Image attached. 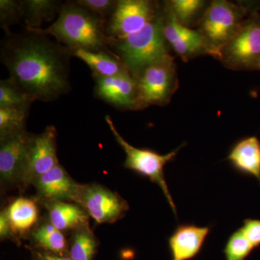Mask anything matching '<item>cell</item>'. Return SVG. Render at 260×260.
I'll use <instances>...</instances> for the list:
<instances>
[{
  "instance_id": "19",
  "label": "cell",
  "mask_w": 260,
  "mask_h": 260,
  "mask_svg": "<svg viewBox=\"0 0 260 260\" xmlns=\"http://www.w3.org/2000/svg\"><path fill=\"white\" fill-rule=\"evenodd\" d=\"M64 3L55 0H22L25 28H42L43 24L52 21Z\"/></svg>"
},
{
  "instance_id": "3",
  "label": "cell",
  "mask_w": 260,
  "mask_h": 260,
  "mask_svg": "<svg viewBox=\"0 0 260 260\" xmlns=\"http://www.w3.org/2000/svg\"><path fill=\"white\" fill-rule=\"evenodd\" d=\"M109 45L134 77L145 67L171 55V48L162 32V10L158 18L143 30L124 39L110 41Z\"/></svg>"
},
{
  "instance_id": "11",
  "label": "cell",
  "mask_w": 260,
  "mask_h": 260,
  "mask_svg": "<svg viewBox=\"0 0 260 260\" xmlns=\"http://www.w3.org/2000/svg\"><path fill=\"white\" fill-rule=\"evenodd\" d=\"M32 135L25 131L0 138V177L5 185L21 186Z\"/></svg>"
},
{
  "instance_id": "8",
  "label": "cell",
  "mask_w": 260,
  "mask_h": 260,
  "mask_svg": "<svg viewBox=\"0 0 260 260\" xmlns=\"http://www.w3.org/2000/svg\"><path fill=\"white\" fill-rule=\"evenodd\" d=\"M162 3L151 0H119L107 20L109 42L119 40L140 31L161 13Z\"/></svg>"
},
{
  "instance_id": "24",
  "label": "cell",
  "mask_w": 260,
  "mask_h": 260,
  "mask_svg": "<svg viewBox=\"0 0 260 260\" xmlns=\"http://www.w3.org/2000/svg\"><path fill=\"white\" fill-rule=\"evenodd\" d=\"M34 102L10 78L0 80V107L30 109Z\"/></svg>"
},
{
  "instance_id": "13",
  "label": "cell",
  "mask_w": 260,
  "mask_h": 260,
  "mask_svg": "<svg viewBox=\"0 0 260 260\" xmlns=\"http://www.w3.org/2000/svg\"><path fill=\"white\" fill-rule=\"evenodd\" d=\"M42 202H73L80 184L72 179L68 172L58 164L32 182Z\"/></svg>"
},
{
  "instance_id": "27",
  "label": "cell",
  "mask_w": 260,
  "mask_h": 260,
  "mask_svg": "<svg viewBox=\"0 0 260 260\" xmlns=\"http://www.w3.org/2000/svg\"><path fill=\"white\" fill-rule=\"evenodd\" d=\"M75 3L107 20L115 10L117 0H77Z\"/></svg>"
},
{
  "instance_id": "5",
  "label": "cell",
  "mask_w": 260,
  "mask_h": 260,
  "mask_svg": "<svg viewBox=\"0 0 260 260\" xmlns=\"http://www.w3.org/2000/svg\"><path fill=\"white\" fill-rule=\"evenodd\" d=\"M135 78L138 88L136 110L167 106L179 88L177 65L172 55L145 67Z\"/></svg>"
},
{
  "instance_id": "14",
  "label": "cell",
  "mask_w": 260,
  "mask_h": 260,
  "mask_svg": "<svg viewBox=\"0 0 260 260\" xmlns=\"http://www.w3.org/2000/svg\"><path fill=\"white\" fill-rule=\"evenodd\" d=\"M211 228L194 223L178 225L168 239L172 260H190L199 254Z\"/></svg>"
},
{
  "instance_id": "22",
  "label": "cell",
  "mask_w": 260,
  "mask_h": 260,
  "mask_svg": "<svg viewBox=\"0 0 260 260\" xmlns=\"http://www.w3.org/2000/svg\"><path fill=\"white\" fill-rule=\"evenodd\" d=\"M97 247L96 238L87 224L73 231L68 254L72 260H93Z\"/></svg>"
},
{
  "instance_id": "7",
  "label": "cell",
  "mask_w": 260,
  "mask_h": 260,
  "mask_svg": "<svg viewBox=\"0 0 260 260\" xmlns=\"http://www.w3.org/2000/svg\"><path fill=\"white\" fill-rule=\"evenodd\" d=\"M217 60L229 70H260V15L253 13L220 50Z\"/></svg>"
},
{
  "instance_id": "12",
  "label": "cell",
  "mask_w": 260,
  "mask_h": 260,
  "mask_svg": "<svg viewBox=\"0 0 260 260\" xmlns=\"http://www.w3.org/2000/svg\"><path fill=\"white\" fill-rule=\"evenodd\" d=\"M94 95L120 110H136L138 88L131 72L111 77L93 75Z\"/></svg>"
},
{
  "instance_id": "30",
  "label": "cell",
  "mask_w": 260,
  "mask_h": 260,
  "mask_svg": "<svg viewBox=\"0 0 260 260\" xmlns=\"http://www.w3.org/2000/svg\"><path fill=\"white\" fill-rule=\"evenodd\" d=\"M35 260H72L69 254H57L49 251L41 250L34 251Z\"/></svg>"
},
{
  "instance_id": "9",
  "label": "cell",
  "mask_w": 260,
  "mask_h": 260,
  "mask_svg": "<svg viewBox=\"0 0 260 260\" xmlns=\"http://www.w3.org/2000/svg\"><path fill=\"white\" fill-rule=\"evenodd\" d=\"M74 203L98 224L115 223L129 210L127 202L120 195L97 184H80Z\"/></svg>"
},
{
  "instance_id": "25",
  "label": "cell",
  "mask_w": 260,
  "mask_h": 260,
  "mask_svg": "<svg viewBox=\"0 0 260 260\" xmlns=\"http://www.w3.org/2000/svg\"><path fill=\"white\" fill-rule=\"evenodd\" d=\"M254 249L240 228L229 238L223 252L226 260H244Z\"/></svg>"
},
{
  "instance_id": "10",
  "label": "cell",
  "mask_w": 260,
  "mask_h": 260,
  "mask_svg": "<svg viewBox=\"0 0 260 260\" xmlns=\"http://www.w3.org/2000/svg\"><path fill=\"white\" fill-rule=\"evenodd\" d=\"M56 137L57 133L54 126H48L41 134L32 135L20 187L26 188L38 178L59 164Z\"/></svg>"
},
{
  "instance_id": "6",
  "label": "cell",
  "mask_w": 260,
  "mask_h": 260,
  "mask_svg": "<svg viewBox=\"0 0 260 260\" xmlns=\"http://www.w3.org/2000/svg\"><path fill=\"white\" fill-rule=\"evenodd\" d=\"M105 120L118 144L120 145L126 153L124 168L156 184L161 189L168 203L176 216H177V208L166 181L164 168L167 164L175 159L180 149L185 144H181L175 150L166 155H160L150 149L135 148L129 144L118 133L110 116H106Z\"/></svg>"
},
{
  "instance_id": "17",
  "label": "cell",
  "mask_w": 260,
  "mask_h": 260,
  "mask_svg": "<svg viewBox=\"0 0 260 260\" xmlns=\"http://www.w3.org/2000/svg\"><path fill=\"white\" fill-rule=\"evenodd\" d=\"M4 210L16 238L30 232L39 220V207L32 199L19 198Z\"/></svg>"
},
{
  "instance_id": "2",
  "label": "cell",
  "mask_w": 260,
  "mask_h": 260,
  "mask_svg": "<svg viewBox=\"0 0 260 260\" xmlns=\"http://www.w3.org/2000/svg\"><path fill=\"white\" fill-rule=\"evenodd\" d=\"M107 20L75 3H64L55 21L46 28L32 29L54 37L72 51L112 53L106 34Z\"/></svg>"
},
{
  "instance_id": "20",
  "label": "cell",
  "mask_w": 260,
  "mask_h": 260,
  "mask_svg": "<svg viewBox=\"0 0 260 260\" xmlns=\"http://www.w3.org/2000/svg\"><path fill=\"white\" fill-rule=\"evenodd\" d=\"M32 242L42 250L57 254H68L69 243L62 232L50 221L39 224L31 232Z\"/></svg>"
},
{
  "instance_id": "29",
  "label": "cell",
  "mask_w": 260,
  "mask_h": 260,
  "mask_svg": "<svg viewBox=\"0 0 260 260\" xmlns=\"http://www.w3.org/2000/svg\"><path fill=\"white\" fill-rule=\"evenodd\" d=\"M0 237H1L2 240L6 239H16L14 233L12 230L11 226H10L9 220L7 218L5 210L2 211L1 214H0Z\"/></svg>"
},
{
  "instance_id": "4",
  "label": "cell",
  "mask_w": 260,
  "mask_h": 260,
  "mask_svg": "<svg viewBox=\"0 0 260 260\" xmlns=\"http://www.w3.org/2000/svg\"><path fill=\"white\" fill-rule=\"evenodd\" d=\"M248 14L249 8L241 3L210 2L196 28L205 39L210 56L218 59L220 50L237 35Z\"/></svg>"
},
{
  "instance_id": "28",
  "label": "cell",
  "mask_w": 260,
  "mask_h": 260,
  "mask_svg": "<svg viewBox=\"0 0 260 260\" xmlns=\"http://www.w3.org/2000/svg\"><path fill=\"white\" fill-rule=\"evenodd\" d=\"M241 229L254 249L260 246V220L245 219Z\"/></svg>"
},
{
  "instance_id": "23",
  "label": "cell",
  "mask_w": 260,
  "mask_h": 260,
  "mask_svg": "<svg viewBox=\"0 0 260 260\" xmlns=\"http://www.w3.org/2000/svg\"><path fill=\"white\" fill-rule=\"evenodd\" d=\"M28 108L0 107V138L26 131Z\"/></svg>"
},
{
  "instance_id": "21",
  "label": "cell",
  "mask_w": 260,
  "mask_h": 260,
  "mask_svg": "<svg viewBox=\"0 0 260 260\" xmlns=\"http://www.w3.org/2000/svg\"><path fill=\"white\" fill-rule=\"evenodd\" d=\"M173 14L179 23L191 29L198 27L210 3L203 0L167 1Z\"/></svg>"
},
{
  "instance_id": "15",
  "label": "cell",
  "mask_w": 260,
  "mask_h": 260,
  "mask_svg": "<svg viewBox=\"0 0 260 260\" xmlns=\"http://www.w3.org/2000/svg\"><path fill=\"white\" fill-rule=\"evenodd\" d=\"M227 160L234 171L255 178L260 184V141L256 137L237 141L231 148Z\"/></svg>"
},
{
  "instance_id": "1",
  "label": "cell",
  "mask_w": 260,
  "mask_h": 260,
  "mask_svg": "<svg viewBox=\"0 0 260 260\" xmlns=\"http://www.w3.org/2000/svg\"><path fill=\"white\" fill-rule=\"evenodd\" d=\"M72 56L69 48L32 29L7 34L0 48L9 78L34 102H53L69 93Z\"/></svg>"
},
{
  "instance_id": "16",
  "label": "cell",
  "mask_w": 260,
  "mask_h": 260,
  "mask_svg": "<svg viewBox=\"0 0 260 260\" xmlns=\"http://www.w3.org/2000/svg\"><path fill=\"white\" fill-rule=\"evenodd\" d=\"M49 213V220L61 232L73 231L89 224V215L75 203L68 202H43Z\"/></svg>"
},
{
  "instance_id": "26",
  "label": "cell",
  "mask_w": 260,
  "mask_h": 260,
  "mask_svg": "<svg viewBox=\"0 0 260 260\" xmlns=\"http://www.w3.org/2000/svg\"><path fill=\"white\" fill-rule=\"evenodd\" d=\"M23 12L21 1L1 0L0 1V26L7 34H10V27L23 20Z\"/></svg>"
},
{
  "instance_id": "18",
  "label": "cell",
  "mask_w": 260,
  "mask_h": 260,
  "mask_svg": "<svg viewBox=\"0 0 260 260\" xmlns=\"http://www.w3.org/2000/svg\"><path fill=\"white\" fill-rule=\"evenodd\" d=\"M73 55L88 65L92 75L111 77L130 72L120 58L112 53L76 50L73 51Z\"/></svg>"
}]
</instances>
